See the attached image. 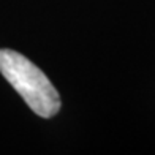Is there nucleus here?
Wrapping results in <instances>:
<instances>
[{"label": "nucleus", "instance_id": "nucleus-1", "mask_svg": "<svg viewBox=\"0 0 155 155\" xmlns=\"http://www.w3.org/2000/svg\"><path fill=\"white\" fill-rule=\"evenodd\" d=\"M0 73L40 117H52L60 109V97L51 81L27 57L11 49H0Z\"/></svg>", "mask_w": 155, "mask_h": 155}]
</instances>
